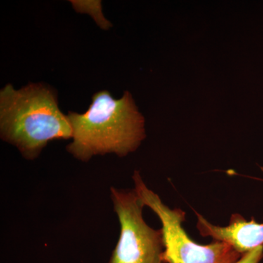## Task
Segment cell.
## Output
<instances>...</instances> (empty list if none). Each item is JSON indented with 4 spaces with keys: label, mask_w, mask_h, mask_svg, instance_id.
I'll list each match as a JSON object with an SVG mask.
<instances>
[{
    "label": "cell",
    "mask_w": 263,
    "mask_h": 263,
    "mask_svg": "<svg viewBox=\"0 0 263 263\" xmlns=\"http://www.w3.org/2000/svg\"><path fill=\"white\" fill-rule=\"evenodd\" d=\"M133 179L142 203L153 211L162 224L164 263H235L239 260L243 254L226 242L214 240L210 245H201L194 241L183 228L186 213L164 204L146 186L139 171H135Z\"/></svg>",
    "instance_id": "cell-3"
},
{
    "label": "cell",
    "mask_w": 263,
    "mask_h": 263,
    "mask_svg": "<svg viewBox=\"0 0 263 263\" xmlns=\"http://www.w3.org/2000/svg\"><path fill=\"white\" fill-rule=\"evenodd\" d=\"M263 257V247H257V248L249 251L247 253L243 254L239 260L235 263H259Z\"/></svg>",
    "instance_id": "cell-7"
},
{
    "label": "cell",
    "mask_w": 263,
    "mask_h": 263,
    "mask_svg": "<svg viewBox=\"0 0 263 263\" xmlns=\"http://www.w3.org/2000/svg\"><path fill=\"white\" fill-rule=\"evenodd\" d=\"M196 216L197 229L202 236L226 242L242 254L263 247V222L258 223L254 219L248 221L240 214H234L228 226H219L209 222L198 213Z\"/></svg>",
    "instance_id": "cell-5"
},
{
    "label": "cell",
    "mask_w": 263,
    "mask_h": 263,
    "mask_svg": "<svg viewBox=\"0 0 263 263\" xmlns=\"http://www.w3.org/2000/svg\"><path fill=\"white\" fill-rule=\"evenodd\" d=\"M110 198L120 234L108 263H164L162 232L145 221L136 190L111 187Z\"/></svg>",
    "instance_id": "cell-4"
},
{
    "label": "cell",
    "mask_w": 263,
    "mask_h": 263,
    "mask_svg": "<svg viewBox=\"0 0 263 263\" xmlns=\"http://www.w3.org/2000/svg\"><path fill=\"white\" fill-rule=\"evenodd\" d=\"M72 7L78 13H88L92 17L99 27L103 29H108L112 24L104 17L102 11L101 1H70Z\"/></svg>",
    "instance_id": "cell-6"
},
{
    "label": "cell",
    "mask_w": 263,
    "mask_h": 263,
    "mask_svg": "<svg viewBox=\"0 0 263 263\" xmlns=\"http://www.w3.org/2000/svg\"><path fill=\"white\" fill-rule=\"evenodd\" d=\"M0 136L33 160L50 141L72 138V131L51 86L39 83L15 89L8 84L0 91Z\"/></svg>",
    "instance_id": "cell-2"
},
{
    "label": "cell",
    "mask_w": 263,
    "mask_h": 263,
    "mask_svg": "<svg viewBox=\"0 0 263 263\" xmlns=\"http://www.w3.org/2000/svg\"><path fill=\"white\" fill-rule=\"evenodd\" d=\"M67 117L72 142L67 151L82 162L107 154L125 157L146 138L144 117L128 91L117 100L107 90H101L93 95L85 113L70 111Z\"/></svg>",
    "instance_id": "cell-1"
}]
</instances>
